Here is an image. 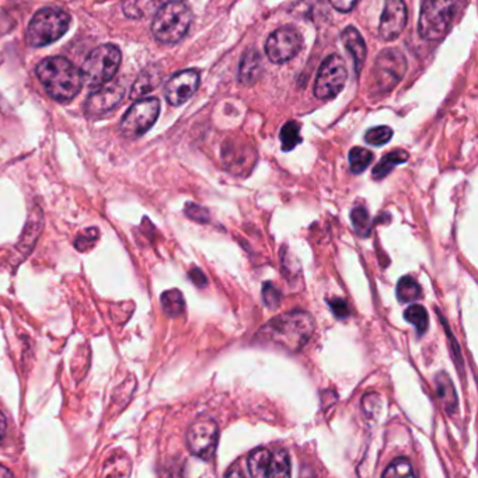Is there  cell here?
<instances>
[{"label": "cell", "mask_w": 478, "mask_h": 478, "mask_svg": "<svg viewBox=\"0 0 478 478\" xmlns=\"http://www.w3.org/2000/svg\"><path fill=\"white\" fill-rule=\"evenodd\" d=\"M315 327V318L308 311L282 313L260 328L256 342L296 354L308 344Z\"/></svg>", "instance_id": "1"}, {"label": "cell", "mask_w": 478, "mask_h": 478, "mask_svg": "<svg viewBox=\"0 0 478 478\" xmlns=\"http://www.w3.org/2000/svg\"><path fill=\"white\" fill-rule=\"evenodd\" d=\"M36 73L46 93L56 102H70L82 89V73L63 56H51L41 61Z\"/></svg>", "instance_id": "2"}, {"label": "cell", "mask_w": 478, "mask_h": 478, "mask_svg": "<svg viewBox=\"0 0 478 478\" xmlns=\"http://www.w3.org/2000/svg\"><path fill=\"white\" fill-rule=\"evenodd\" d=\"M193 23V13L190 6L181 0H173L156 12L152 33L154 38L161 44H177L187 36Z\"/></svg>", "instance_id": "3"}, {"label": "cell", "mask_w": 478, "mask_h": 478, "mask_svg": "<svg viewBox=\"0 0 478 478\" xmlns=\"http://www.w3.org/2000/svg\"><path fill=\"white\" fill-rule=\"evenodd\" d=\"M456 0H425L419 14L418 33L426 41L442 40L455 21Z\"/></svg>", "instance_id": "4"}, {"label": "cell", "mask_w": 478, "mask_h": 478, "mask_svg": "<svg viewBox=\"0 0 478 478\" xmlns=\"http://www.w3.org/2000/svg\"><path fill=\"white\" fill-rule=\"evenodd\" d=\"M121 51L119 46L105 44L93 50L83 63V82L89 87H100L109 83L121 65Z\"/></svg>", "instance_id": "5"}, {"label": "cell", "mask_w": 478, "mask_h": 478, "mask_svg": "<svg viewBox=\"0 0 478 478\" xmlns=\"http://www.w3.org/2000/svg\"><path fill=\"white\" fill-rule=\"evenodd\" d=\"M70 17L66 12L46 7L36 13L27 29V44L44 46L58 40L70 30Z\"/></svg>", "instance_id": "6"}, {"label": "cell", "mask_w": 478, "mask_h": 478, "mask_svg": "<svg viewBox=\"0 0 478 478\" xmlns=\"http://www.w3.org/2000/svg\"><path fill=\"white\" fill-rule=\"evenodd\" d=\"M159 112H161V103L158 99H141L129 107L124 119L121 120L122 135L128 138H138L144 132L153 127L158 121Z\"/></svg>", "instance_id": "7"}, {"label": "cell", "mask_w": 478, "mask_h": 478, "mask_svg": "<svg viewBox=\"0 0 478 478\" xmlns=\"http://www.w3.org/2000/svg\"><path fill=\"white\" fill-rule=\"evenodd\" d=\"M407 72V61L403 53L390 48L382 51L375 62L374 79L376 89L382 93L393 90Z\"/></svg>", "instance_id": "8"}, {"label": "cell", "mask_w": 478, "mask_h": 478, "mask_svg": "<svg viewBox=\"0 0 478 478\" xmlns=\"http://www.w3.org/2000/svg\"><path fill=\"white\" fill-rule=\"evenodd\" d=\"M345 62L338 54L326 58L318 70L315 83V95L320 100L333 99L340 95L347 82Z\"/></svg>", "instance_id": "9"}, {"label": "cell", "mask_w": 478, "mask_h": 478, "mask_svg": "<svg viewBox=\"0 0 478 478\" xmlns=\"http://www.w3.org/2000/svg\"><path fill=\"white\" fill-rule=\"evenodd\" d=\"M219 428L213 419H198L187 431L188 450L195 457L210 462L217 453Z\"/></svg>", "instance_id": "10"}, {"label": "cell", "mask_w": 478, "mask_h": 478, "mask_svg": "<svg viewBox=\"0 0 478 478\" xmlns=\"http://www.w3.org/2000/svg\"><path fill=\"white\" fill-rule=\"evenodd\" d=\"M301 36L293 27H281L268 37L266 54L274 63H285L293 60L301 50Z\"/></svg>", "instance_id": "11"}, {"label": "cell", "mask_w": 478, "mask_h": 478, "mask_svg": "<svg viewBox=\"0 0 478 478\" xmlns=\"http://www.w3.org/2000/svg\"><path fill=\"white\" fill-rule=\"evenodd\" d=\"M408 21V12L403 0H386L380 17L379 36L383 41H394L403 33Z\"/></svg>", "instance_id": "12"}, {"label": "cell", "mask_w": 478, "mask_h": 478, "mask_svg": "<svg viewBox=\"0 0 478 478\" xmlns=\"http://www.w3.org/2000/svg\"><path fill=\"white\" fill-rule=\"evenodd\" d=\"M125 95V86L121 82H112L89 95L86 100L85 112L87 117H99L112 111L121 104Z\"/></svg>", "instance_id": "13"}, {"label": "cell", "mask_w": 478, "mask_h": 478, "mask_svg": "<svg viewBox=\"0 0 478 478\" xmlns=\"http://www.w3.org/2000/svg\"><path fill=\"white\" fill-rule=\"evenodd\" d=\"M198 86H200V73L194 70H183L171 76L164 87V95L169 104L181 105L195 95Z\"/></svg>", "instance_id": "14"}, {"label": "cell", "mask_w": 478, "mask_h": 478, "mask_svg": "<svg viewBox=\"0 0 478 478\" xmlns=\"http://www.w3.org/2000/svg\"><path fill=\"white\" fill-rule=\"evenodd\" d=\"M262 58L256 48H249L243 54L242 62H240L239 80L242 85L252 86L259 82L262 72Z\"/></svg>", "instance_id": "15"}, {"label": "cell", "mask_w": 478, "mask_h": 478, "mask_svg": "<svg viewBox=\"0 0 478 478\" xmlns=\"http://www.w3.org/2000/svg\"><path fill=\"white\" fill-rule=\"evenodd\" d=\"M342 43L348 53L352 55L354 60V68L357 75H359L360 70L364 68L365 60H367V44L364 38L360 36L359 31L355 27L350 26L342 31Z\"/></svg>", "instance_id": "16"}, {"label": "cell", "mask_w": 478, "mask_h": 478, "mask_svg": "<svg viewBox=\"0 0 478 478\" xmlns=\"http://www.w3.org/2000/svg\"><path fill=\"white\" fill-rule=\"evenodd\" d=\"M436 393H438L439 400L442 403L443 408L446 409V413L449 416L457 411V393H456L455 386H453L452 380L448 375L441 374L436 375L435 377Z\"/></svg>", "instance_id": "17"}, {"label": "cell", "mask_w": 478, "mask_h": 478, "mask_svg": "<svg viewBox=\"0 0 478 478\" xmlns=\"http://www.w3.org/2000/svg\"><path fill=\"white\" fill-rule=\"evenodd\" d=\"M161 70H156V68H146V70L138 76V79L135 80L134 86H132L131 99H144L149 93L153 92V90L161 85Z\"/></svg>", "instance_id": "18"}, {"label": "cell", "mask_w": 478, "mask_h": 478, "mask_svg": "<svg viewBox=\"0 0 478 478\" xmlns=\"http://www.w3.org/2000/svg\"><path fill=\"white\" fill-rule=\"evenodd\" d=\"M408 159V152L401 151V149L390 152V153L384 154L383 158L380 159L379 163L375 166L372 176H374L375 180H383L394 170V168H397L399 164L406 163Z\"/></svg>", "instance_id": "19"}, {"label": "cell", "mask_w": 478, "mask_h": 478, "mask_svg": "<svg viewBox=\"0 0 478 478\" xmlns=\"http://www.w3.org/2000/svg\"><path fill=\"white\" fill-rule=\"evenodd\" d=\"M269 462H271V453L268 449L259 448L250 453L247 458V468L251 477H268Z\"/></svg>", "instance_id": "20"}, {"label": "cell", "mask_w": 478, "mask_h": 478, "mask_svg": "<svg viewBox=\"0 0 478 478\" xmlns=\"http://www.w3.org/2000/svg\"><path fill=\"white\" fill-rule=\"evenodd\" d=\"M397 299L401 303H411L416 301L423 296V289L419 286L418 282L411 276H403L397 284Z\"/></svg>", "instance_id": "21"}, {"label": "cell", "mask_w": 478, "mask_h": 478, "mask_svg": "<svg viewBox=\"0 0 478 478\" xmlns=\"http://www.w3.org/2000/svg\"><path fill=\"white\" fill-rule=\"evenodd\" d=\"M161 308L164 313L170 317H178L185 310V301H184L183 293L177 289L164 292L161 295Z\"/></svg>", "instance_id": "22"}, {"label": "cell", "mask_w": 478, "mask_h": 478, "mask_svg": "<svg viewBox=\"0 0 478 478\" xmlns=\"http://www.w3.org/2000/svg\"><path fill=\"white\" fill-rule=\"evenodd\" d=\"M291 473V457H289L288 452L284 449H278L274 455H271L268 477H289Z\"/></svg>", "instance_id": "23"}, {"label": "cell", "mask_w": 478, "mask_h": 478, "mask_svg": "<svg viewBox=\"0 0 478 478\" xmlns=\"http://www.w3.org/2000/svg\"><path fill=\"white\" fill-rule=\"evenodd\" d=\"M404 318L408 321L409 325H413L416 328L419 337L425 334L429 327L428 311L424 306L411 305L404 311Z\"/></svg>", "instance_id": "24"}, {"label": "cell", "mask_w": 478, "mask_h": 478, "mask_svg": "<svg viewBox=\"0 0 478 478\" xmlns=\"http://www.w3.org/2000/svg\"><path fill=\"white\" fill-rule=\"evenodd\" d=\"M156 6V0H125L124 9L125 16L132 21L136 19H142V17L148 16Z\"/></svg>", "instance_id": "25"}, {"label": "cell", "mask_w": 478, "mask_h": 478, "mask_svg": "<svg viewBox=\"0 0 478 478\" xmlns=\"http://www.w3.org/2000/svg\"><path fill=\"white\" fill-rule=\"evenodd\" d=\"M282 151L291 152L301 142V125L296 121L286 122L281 129Z\"/></svg>", "instance_id": "26"}, {"label": "cell", "mask_w": 478, "mask_h": 478, "mask_svg": "<svg viewBox=\"0 0 478 478\" xmlns=\"http://www.w3.org/2000/svg\"><path fill=\"white\" fill-rule=\"evenodd\" d=\"M375 156L372 152L367 151L365 148L350 149V171L354 174L364 173L367 168H369L372 161H374Z\"/></svg>", "instance_id": "27"}, {"label": "cell", "mask_w": 478, "mask_h": 478, "mask_svg": "<svg viewBox=\"0 0 478 478\" xmlns=\"http://www.w3.org/2000/svg\"><path fill=\"white\" fill-rule=\"evenodd\" d=\"M350 219L354 225L355 233L359 237H369L372 230V220L369 212L364 207H357L350 212Z\"/></svg>", "instance_id": "28"}, {"label": "cell", "mask_w": 478, "mask_h": 478, "mask_svg": "<svg viewBox=\"0 0 478 478\" xmlns=\"http://www.w3.org/2000/svg\"><path fill=\"white\" fill-rule=\"evenodd\" d=\"M416 475L413 465L404 457L393 460L383 473V477H416Z\"/></svg>", "instance_id": "29"}, {"label": "cell", "mask_w": 478, "mask_h": 478, "mask_svg": "<svg viewBox=\"0 0 478 478\" xmlns=\"http://www.w3.org/2000/svg\"><path fill=\"white\" fill-rule=\"evenodd\" d=\"M393 136V129L389 127H376V128L369 129L365 134V141L372 146H383Z\"/></svg>", "instance_id": "30"}, {"label": "cell", "mask_w": 478, "mask_h": 478, "mask_svg": "<svg viewBox=\"0 0 478 478\" xmlns=\"http://www.w3.org/2000/svg\"><path fill=\"white\" fill-rule=\"evenodd\" d=\"M262 298H264L267 308L276 309L281 305V292L274 286L272 282H266L262 285Z\"/></svg>", "instance_id": "31"}, {"label": "cell", "mask_w": 478, "mask_h": 478, "mask_svg": "<svg viewBox=\"0 0 478 478\" xmlns=\"http://www.w3.org/2000/svg\"><path fill=\"white\" fill-rule=\"evenodd\" d=\"M184 212H185V215H187V217L190 218L191 220H194V222H210V212H208V210H205V208L203 207H200V205H197V203H187V205H185V210H184Z\"/></svg>", "instance_id": "32"}, {"label": "cell", "mask_w": 478, "mask_h": 478, "mask_svg": "<svg viewBox=\"0 0 478 478\" xmlns=\"http://www.w3.org/2000/svg\"><path fill=\"white\" fill-rule=\"evenodd\" d=\"M327 303L328 306H330L331 310H333V313H334L335 317L340 318V320H344V318L350 317V306H348V303L344 299H328Z\"/></svg>", "instance_id": "33"}, {"label": "cell", "mask_w": 478, "mask_h": 478, "mask_svg": "<svg viewBox=\"0 0 478 478\" xmlns=\"http://www.w3.org/2000/svg\"><path fill=\"white\" fill-rule=\"evenodd\" d=\"M97 237H99V230H86L83 235H80V236L76 239V249L80 250V251H86V250L90 249V247L93 246V243L97 240Z\"/></svg>", "instance_id": "34"}, {"label": "cell", "mask_w": 478, "mask_h": 478, "mask_svg": "<svg viewBox=\"0 0 478 478\" xmlns=\"http://www.w3.org/2000/svg\"><path fill=\"white\" fill-rule=\"evenodd\" d=\"M441 320H442V325L446 327V334H448L449 340H450V342H452L453 358H455V360H457L458 367H462V352H460V348H458L457 341L453 338L452 331L449 330L448 323H446V320L442 317V316H441Z\"/></svg>", "instance_id": "35"}, {"label": "cell", "mask_w": 478, "mask_h": 478, "mask_svg": "<svg viewBox=\"0 0 478 478\" xmlns=\"http://www.w3.org/2000/svg\"><path fill=\"white\" fill-rule=\"evenodd\" d=\"M331 6L334 7L335 11L341 13H350L357 4L358 0H328Z\"/></svg>", "instance_id": "36"}, {"label": "cell", "mask_w": 478, "mask_h": 478, "mask_svg": "<svg viewBox=\"0 0 478 478\" xmlns=\"http://www.w3.org/2000/svg\"><path fill=\"white\" fill-rule=\"evenodd\" d=\"M190 278L191 281H193L194 284L198 286V288H203V286L208 285L207 276H205V274H203V272L201 271L200 268L191 269Z\"/></svg>", "instance_id": "37"}, {"label": "cell", "mask_w": 478, "mask_h": 478, "mask_svg": "<svg viewBox=\"0 0 478 478\" xmlns=\"http://www.w3.org/2000/svg\"><path fill=\"white\" fill-rule=\"evenodd\" d=\"M6 416H4V414H2V411H0V442H2V439L4 438V433H6Z\"/></svg>", "instance_id": "38"}, {"label": "cell", "mask_w": 478, "mask_h": 478, "mask_svg": "<svg viewBox=\"0 0 478 478\" xmlns=\"http://www.w3.org/2000/svg\"><path fill=\"white\" fill-rule=\"evenodd\" d=\"M12 475H13V473L11 470H7L4 466L0 465V477H12Z\"/></svg>", "instance_id": "39"}]
</instances>
